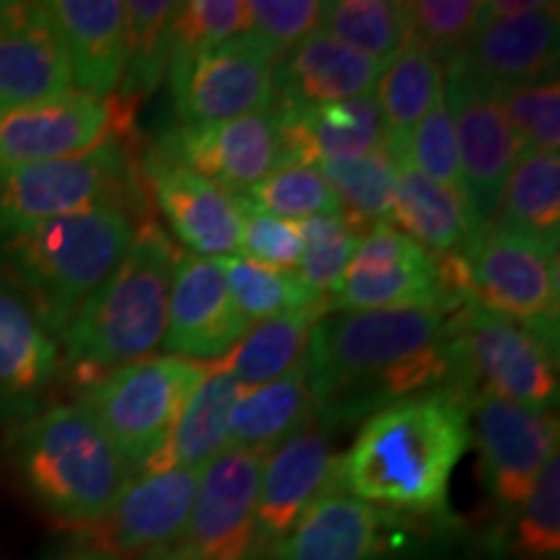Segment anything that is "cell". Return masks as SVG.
I'll return each mask as SVG.
<instances>
[{
  "mask_svg": "<svg viewBox=\"0 0 560 560\" xmlns=\"http://www.w3.org/2000/svg\"><path fill=\"white\" fill-rule=\"evenodd\" d=\"M462 304L325 314L304 353L314 418L355 425L402 397L454 387Z\"/></svg>",
  "mask_w": 560,
  "mask_h": 560,
  "instance_id": "cell-1",
  "label": "cell"
},
{
  "mask_svg": "<svg viewBox=\"0 0 560 560\" xmlns=\"http://www.w3.org/2000/svg\"><path fill=\"white\" fill-rule=\"evenodd\" d=\"M470 444V395L459 387L418 392L363 420L340 454V488L405 516L444 514Z\"/></svg>",
  "mask_w": 560,
  "mask_h": 560,
  "instance_id": "cell-2",
  "label": "cell"
},
{
  "mask_svg": "<svg viewBox=\"0 0 560 560\" xmlns=\"http://www.w3.org/2000/svg\"><path fill=\"white\" fill-rule=\"evenodd\" d=\"M179 249L156 221L138 223L128 255L60 335L83 389L161 348Z\"/></svg>",
  "mask_w": 560,
  "mask_h": 560,
  "instance_id": "cell-3",
  "label": "cell"
},
{
  "mask_svg": "<svg viewBox=\"0 0 560 560\" xmlns=\"http://www.w3.org/2000/svg\"><path fill=\"white\" fill-rule=\"evenodd\" d=\"M136 219L128 208H96L3 234L5 268L47 330L66 332L107 283L136 240Z\"/></svg>",
  "mask_w": 560,
  "mask_h": 560,
  "instance_id": "cell-4",
  "label": "cell"
},
{
  "mask_svg": "<svg viewBox=\"0 0 560 560\" xmlns=\"http://www.w3.org/2000/svg\"><path fill=\"white\" fill-rule=\"evenodd\" d=\"M13 462L34 499L73 524H100L132 475L83 405L30 420L13 439Z\"/></svg>",
  "mask_w": 560,
  "mask_h": 560,
  "instance_id": "cell-5",
  "label": "cell"
},
{
  "mask_svg": "<svg viewBox=\"0 0 560 560\" xmlns=\"http://www.w3.org/2000/svg\"><path fill=\"white\" fill-rule=\"evenodd\" d=\"M140 177L122 136L79 156L0 170V234L96 208L140 206Z\"/></svg>",
  "mask_w": 560,
  "mask_h": 560,
  "instance_id": "cell-6",
  "label": "cell"
},
{
  "mask_svg": "<svg viewBox=\"0 0 560 560\" xmlns=\"http://www.w3.org/2000/svg\"><path fill=\"white\" fill-rule=\"evenodd\" d=\"M454 291L482 310L558 342V249L503 229L482 226L459 257L446 260Z\"/></svg>",
  "mask_w": 560,
  "mask_h": 560,
  "instance_id": "cell-7",
  "label": "cell"
},
{
  "mask_svg": "<svg viewBox=\"0 0 560 560\" xmlns=\"http://www.w3.org/2000/svg\"><path fill=\"white\" fill-rule=\"evenodd\" d=\"M210 363L179 355H149L115 369L83 389L81 402L107 433L130 472L166 444L182 408L206 380Z\"/></svg>",
  "mask_w": 560,
  "mask_h": 560,
  "instance_id": "cell-8",
  "label": "cell"
},
{
  "mask_svg": "<svg viewBox=\"0 0 560 560\" xmlns=\"http://www.w3.org/2000/svg\"><path fill=\"white\" fill-rule=\"evenodd\" d=\"M556 348L535 330L465 301L454 335V387L488 392L537 412H556Z\"/></svg>",
  "mask_w": 560,
  "mask_h": 560,
  "instance_id": "cell-9",
  "label": "cell"
},
{
  "mask_svg": "<svg viewBox=\"0 0 560 560\" xmlns=\"http://www.w3.org/2000/svg\"><path fill=\"white\" fill-rule=\"evenodd\" d=\"M260 454L223 450L202 467L185 527L140 560H257Z\"/></svg>",
  "mask_w": 560,
  "mask_h": 560,
  "instance_id": "cell-10",
  "label": "cell"
},
{
  "mask_svg": "<svg viewBox=\"0 0 560 560\" xmlns=\"http://www.w3.org/2000/svg\"><path fill=\"white\" fill-rule=\"evenodd\" d=\"M558 3H486L478 30L444 75L486 91L558 79Z\"/></svg>",
  "mask_w": 560,
  "mask_h": 560,
  "instance_id": "cell-11",
  "label": "cell"
},
{
  "mask_svg": "<svg viewBox=\"0 0 560 560\" xmlns=\"http://www.w3.org/2000/svg\"><path fill=\"white\" fill-rule=\"evenodd\" d=\"M462 301L444 257L420 247L392 223H374L350 257L330 310L366 312Z\"/></svg>",
  "mask_w": 560,
  "mask_h": 560,
  "instance_id": "cell-12",
  "label": "cell"
},
{
  "mask_svg": "<svg viewBox=\"0 0 560 560\" xmlns=\"http://www.w3.org/2000/svg\"><path fill=\"white\" fill-rule=\"evenodd\" d=\"M340 488L332 429L312 418L262 457L257 488V558L272 552L322 495Z\"/></svg>",
  "mask_w": 560,
  "mask_h": 560,
  "instance_id": "cell-13",
  "label": "cell"
},
{
  "mask_svg": "<svg viewBox=\"0 0 560 560\" xmlns=\"http://www.w3.org/2000/svg\"><path fill=\"white\" fill-rule=\"evenodd\" d=\"M416 529V516L332 490L301 516L272 552L278 560H402Z\"/></svg>",
  "mask_w": 560,
  "mask_h": 560,
  "instance_id": "cell-14",
  "label": "cell"
},
{
  "mask_svg": "<svg viewBox=\"0 0 560 560\" xmlns=\"http://www.w3.org/2000/svg\"><path fill=\"white\" fill-rule=\"evenodd\" d=\"M132 112L117 96L66 91L52 100L0 112V170L39 164L86 153L112 136H120Z\"/></svg>",
  "mask_w": 560,
  "mask_h": 560,
  "instance_id": "cell-15",
  "label": "cell"
},
{
  "mask_svg": "<svg viewBox=\"0 0 560 560\" xmlns=\"http://www.w3.org/2000/svg\"><path fill=\"white\" fill-rule=\"evenodd\" d=\"M470 431L490 493L511 516L527 499L545 462L558 454L556 412H537L488 392H475L470 395Z\"/></svg>",
  "mask_w": 560,
  "mask_h": 560,
  "instance_id": "cell-16",
  "label": "cell"
},
{
  "mask_svg": "<svg viewBox=\"0 0 560 560\" xmlns=\"http://www.w3.org/2000/svg\"><path fill=\"white\" fill-rule=\"evenodd\" d=\"M272 55L247 34L195 55L170 73L182 122H223L272 109Z\"/></svg>",
  "mask_w": 560,
  "mask_h": 560,
  "instance_id": "cell-17",
  "label": "cell"
},
{
  "mask_svg": "<svg viewBox=\"0 0 560 560\" xmlns=\"http://www.w3.org/2000/svg\"><path fill=\"white\" fill-rule=\"evenodd\" d=\"M444 100L457 128L465 198L480 229L490 226L499 219L503 187L522 153L520 140L493 91L472 86L457 75H444Z\"/></svg>",
  "mask_w": 560,
  "mask_h": 560,
  "instance_id": "cell-18",
  "label": "cell"
},
{
  "mask_svg": "<svg viewBox=\"0 0 560 560\" xmlns=\"http://www.w3.org/2000/svg\"><path fill=\"white\" fill-rule=\"evenodd\" d=\"M236 310L219 257L179 252L174 268L170 312L161 348L166 355L192 361H221L249 330Z\"/></svg>",
  "mask_w": 560,
  "mask_h": 560,
  "instance_id": "cell-19",
  "label": "cell"
},
{
  "mask_svg": "<svg viewBox=\"0 0 560 560\" xmlns=\"http://www.w3.org/2000/svg\"><path fill=\"white\" fill-rule=\"evenodd\" d=\"M156 151L223 190L240 195L257 185L280 161L276 107L236 120L182 125Z\"/></svg>",
  "mask_w": 560,
  "mask_h": 560,
  "instance_id": "cell-20",
  "label": "cell"
},
{
  "mask_svg": "<svg viewBox=\"0 0 560 560\" xmlns=\"http://www.w3.org/2000/svg\"><path fill=\"white\" fill-rule=\"evenodd\" d=\"M140 177L151 187L159 210L190 255L229 257L240 252L242 210L234 192L161 151L145 153Z\"/></svg>",
  "mask_w": 560,
  "mask_h": 560,
  "instance_id": "cell-21",
  "label": "cell"
},
{
  "mask_svg": "<svg viewBox=\"0 0 560 560\" xmlns=\"http://www.w3.org/2000/svg\"><path fill=\"white\" fill-rule=\"evenodd\" d=\"M66 91H73V79L47 3L0 0V112Z\"/></svg>",
  "mask_w": 560,
  "mask_h": 560,
  "instance_id": "cell-22",
  "label": "cell"
},
{
  "mask_svg": "<svg viewBox=\"0 0 560 560\" xmlns=\"http://www.w3.org/2000/svg\"><path fill=\"white\" fill-rule=\"evenodd\" d=\"M200 472L192 467H172L130 475L115 506L100 522L107 552L145 558L174 542L190 516Z\"/></svg>",
  "mask_w": 560,
  "mask_h": 560,
  "instance_id": "cell-23",
  "label": "cell"
},
{
  "mask_svg": "<svg viewBox=\"0 0 560 560\" xmlns=\"http://www.w3.org/2000/svg\"><path fill=\"white\" fill-rule=\"evenodd\" d=\"M387 62L366 58L342 42L314 32L272 70V107H319L374 94Z\"/></svg>",
  "mask_w": 560,
  "mask_h": 560,
  "instance_id": "cell-24",
  "label": "cell"
},
{
  "mask_svg": "<svg viewBox=\"0 0 560 560\" xmlns=\"http://www.w3.org/2000/svg\"><path fill=\"white\" fill-rule=\"evenodd\" d=\"M280 161L327 166L366 156L387 145L374 94L319 107L278 109ZM278 161V164H280Z\"/></svg>",
  "mask_w": 560,
  "mask_h": 560,
  "instance_id": "cell-25",
  "label": "cell"
},
{
  "mask_svg": "<svg viewBox=\"0 0 560 560\" xmlns=\"http://www.w3.org/2000/svg\"><path fill=\"white\" fill-rule=\"evenodd\" d=\"M47 9L66 47L75 91L112 100L125 68L122 0H55Z\"/></svg>",
  "mask_w": 560,
  "mask_h": 560,
  "instance_id": "cell-26",
  "label": "cell"
},
{
  "mask_svg": "<svg viewBox=\"0 0 560 560\" xmlns=\"http://www.w3.org/2000/svg\"><path fill=\"white\" fill-rule=\"evenodd\" d=\"M387 223L444 260L459 257L480 231L465 195L420 174L405 159V153L397 156L395 192H392Z\"/></svg>",
  "mask_w": 560,
  "mask_h": 560,
  "instance_id": "cell-27",
  "label": "cell"
},
{
  "mask_svg": "<svg viewBox=\"0 0 560 560\" xmlns=\"http://www.w3.org/2000/svg\"><path fill=\"white\" fill-rule=\"evenodd\" d=\"M244 389L247 387L210 363L208 376L182 408L166 444L138 472H159L172 467L202 470L210 459L229 450V418Z\"/></svg>",
  "mask_w": 560,
  "mask_h": 560,
  "instance_id": "cell-28",
  "label": "cell"
},
{
  "mask_svg": "<svg viewBox=\"0 0 560 560\" xmlns=\"http://www.w3.org/2000/svg\"><path fill=\"white\" fill-rule=\"evenodd\" d=\"M314 418L304 359L283 376L247 387L229 418V450L265 454Z\"/></svg>",
  "mask_w": 560,
  "mask_h": 560,
  "instance_id": "cell-29",
  "label": "cell"
},
{
  "mask_svg": "<svg viewBox=\"0 0 560 560\" xmlns=\"http://www.w3.org/2000/svg\"><path fill=\"white\" fill-rule=\"evenodd\" d=\"M327 312H332L330 301L257 322L213 366L242 387H260L278 380L304 359L312 327Z\"/></svg>",
  "mask_w": 560,
  "mask_h": 560,
  "instance_id": "cell-30",
  "label": "cell"
},
{
  "mask_svg": "<svg viewBox=\"0 0 560 560\" xmlns=\"http://www.w3.org/2000/svg\"><path fill=\"white\" fill-rule=\"evenodd\" d=\"M58 366V342L21 293L0 280V395H37Z\"/></svg>",
  "mask_w": 560,
  "mask_h": 560,
  "instance_id": "cell-31",
  "label": "cell"
},
{
  "mask_svg": "<svg viewBox=\"0 0 560 560\" xmlns=\"http://www.w3.org/2000/svg\"><path fill=\"white\" fill-rule=\"evenodd\" d=\"M374 100L380 104L387 145L402 156L412 128L429 115L433 104L444 100V68L425 47L408 39L384 66Z\"/></svg>",
  "mask_w": 560,
  "mask_h": 560,
  "instance_id": "cell-32",
  "label": "cell"
},
{
  "mask_svg": "<svg viewBox=\"0 0 560 560\" xmlns=\"http://www.w3.org/2000/svg\"><path fill=\"white\" fill-rule=\"evenodd\" d=\"M499 226L558 249L560 236V156L524 151L511 166L499 208Z\"/></svg>",
  "mask_w": 560,
  "mask_h": 560,
  "instance_id": "cell-33",
  "label": "cell"
},
{
  "mask_svg": "<svg viewBox=\"0 0 560 560\" xmlns=\"http://www.w3.org/2000/svg\"><path fill=\"white\" fill-rule=\"evenodd\" d=\"M172 0H130L125 3V68L117 102L125 109L151 96L170 68Z\"/></svg>",
  "mask_w": 560,
  "mask_h": 560,
  "instance_id": "cell-34",
  "label": "cell"
},
{
  "mask_svg": "<svg viewBox=\"0 0 560 560\" xmlns=\"http://www.w3.org/2000/svg\"><path fill=\"white\" fill-rule=\"evenodd\" d=\"M319 32L366 58L389 62L410 39L408 3H400V0H330V3H322Z\"/></svg>",
  "mask_w": 560,
  "mask_h": 560,
  "instance_id": "cell-35",
  "label": "cell"
},
{
  "mask_svg": "<svg viewBox=\"0 0 560 560\" xmlns=\"http://www.w3.org/2000/svg\"><path fill=\"white\" fill-rule=\"evenodd\" d=\"M219 260L223 276H226L231 299H234L236 310L242 312V317L249 325L327 301L306 289L296 270L268 268V265H260L242 255L219 257Z\"/></svg>",
  "mask_w": 560,
  "mask_h": 560,
  "instance_id": "cell-36",
  "label": "cell"
},
{
  "mask_svg": "<svg viewBox=\"0 0 560 560\" xmlns=\"http://www.w3.org/2000/svg\"><path fill=\"white\" fill-rule=\"evenodd\" d=\"M319 172L338 195L340 210L355 226L389 221L397 177V153L389 145H382L361 159L319 166Z\"/></svg>",
  "mask_w": 560,
  "mask_h": 560,
  "instance_id": "cell-37",
  "label": "cell"
},
{
  "mask_svg": "<svg viewBox=\"0 0 560 560\" xmlns=\"http://www.w3.org/2000/svg\"><path fill=\"white\" fill-rule=\"evenodd\" d=\"M240 195L257 208L296 223L340 213V200L325 174L317 166L296 164V161H280L257 185Z\"/></svg>",
  "mask_w": 560,
  "mask_h": 560,
  "instance_id": "cell-38",
  "label": "cell"
},
{
  "mask_svg": "<svg viewBox=\"0 0 560 560\" xmlns=\"http://www.w3.org/2000/svg\"><path fill=\"white\" fill-rule=\"evenodd\" d=\"M301 226V260L296 276L317 296L332 299L338 291L342 272L361 242V226H355L346 213L317 215L306 219Z\"/></svg>",
  "mask_w": 560,
  "mask_h": 560,
  "instance_id": "cell-39",
  "label": "cell"
},
{
  "mask_svg": "<svg viewBox=\"0 0 560 560\" xmlns=\"http://www.w3.org/2000/svg\"><path fill=\"white\" fill-rule=\"evenodd\" d=\"M244 0H190L177 3L170 32L172 50L166 73L187 66L195 55L244 34Z\"/></svg>",
  "mask_w": 560,
  "mask_h": 560,
  "instance_id": "cell-40",
  "label": "cell"
},
{
  "mask_svg": "<svg viewBox=\"0 0 560 560\" xmlns=\"http://www.w3.org/2000/svg\"><path fill=\"white\" fill-rule=\"evenodd\" d=\"M516 550L524 560H558L560 552V457L545 462L527 499L511 514Z\"/></svg>",
  "mask_w": 560,
  "mask_h": 560,
  "instance_id": "cell-41",
  "label": "cell"
},
{
  "mask_svg": "<svg viewBox=\"0 0 560 560\" xmlns=\"http://www.w3.org/2000/svg\"><path fill=\"white\" fill-rule=\"evenodd\" d=\"M486 3L478 0H416L408 3L410 39L425 47L441 68L459 58L478 30Z\"/></svg>",
  "mask_w": 560,
  "mask_h": 560,
  "instance_id": "cell-42",
  "label": "cell"
},
{
  "mask_svg": "<svg viewBox=\"0 0 560 560\" xmlns=\"http://www.w3.org/2000/svg\"><path fill=\"white\" fill-rule=\"evenodd\" d=\"M499 104L520 149L558 153L560 145V86L558 79L532 86L499 91Z\"/></svg>",
  "mask_w": 560,
  "mask_h": 560,
  "instance_id": "cell-43",
  "label": "cell"
},
{
  "mask_svg": "<svg viewBox=\"0 0 560 560\" xmlns=\"http://www.w3.org/2000/svg\"><path fill=\"white\" fill-rule=\"evenodd\" d=\"M244 34L280 60L285 52L319 32V0H244Z\"/></svg>",
  "mask_w": 560,
  "mask_h": 560,
  "instance_id": "cell-44",
  "label": "cell"
},
{
  "mask_svg": "<svg viewBox=\"0 0 560 560\" xmlns=\"http://www.w3.org/2000/svg\"><path fill=\"white\" fill-rule=\"evenodd\" d=\"M405 159L429 179L465 195L457 128H454V117L446 100L433 104L429 115L412 128L408 145H405Z\"/></svg>",
  "mask_w": 560,
  "mask_h": 560,
  "instance_id": "cell-45",
  "label": "cell"
},
{
  "mask_svg": "<svg viewBox=\"0 0 560 560\" xmlns=\"http://www.w3.org/2000/svg\"><path fill=\"white\" fill-rule=\"evenodd\" d=\"M242 210V240L236 255L278 270H296L301 260V226L280 219L236 195Z\"/></svg>",
  "mask_w": 560,
  "mask_h": 560,
  "instance_id": "cell-46",
  "label": "cell"
},
{
  "mask_svg": "<svg viewBox=\"0 0 560 560\" xmlns=\"http://www.w3.org/2000/svg\"><path fill=\"white\" fill-rule=\"evenodd\" d=\"M60 560H120L117 556H112L107 550H83V552H73V556H66Z\"/></svg>",
  "mask_w": 560,
  "mask_h": 560,
  "instance_id": "cell-47",
  "label": "cell"
},
{
  "mask_svg": "<svg viewBox=\"0 0 560 560\" xmlns=\"http://www.w3.org/2000/svg\"><path fill=\"white\" fill-rule=\"evenodd\" d=\"M257 560H260V558H257Z\"/></svg>",
  "mask_w": 560,
  "mask_h": 560,
  "instance_id": "cell-48",
  "label": "cell"
}]
</instances>
